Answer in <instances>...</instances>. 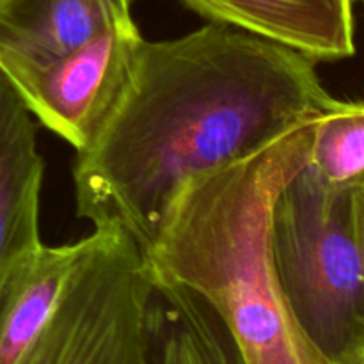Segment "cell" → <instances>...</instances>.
Listing matches in <instances>:
<instances>
[{
	"label": "cell",
	"mask_w": 364,
	"mask_h": 364,
	"mask_svg": "<svg viewBox=\"0 0 364 364\" xmlns=\"http://www.w3.org/2000/svg\"><path fill=\"white\" fill-rule=\"evenodd\" d=\"M315 64L219 23L144 41L121 107L98 141L77 153L78 217L119 228L146 251L185 185L252 156L333 105Z\"/></svg>",
	"instance_id": "cell-1"
},
{
	"label": "cell",
	"mask_w": 364,
	"mask_h": 364,
	"mask_svg": "<svg viewBox=\"0 0 364 364\" xmlns=\"http://www.w3.org/2000/svg\"><path fill=\"white\" fill-rule=\"evenodd\" d=\"M315 121L194 178L142 251L151 283L196 291L223 320L244 364H336L291 313L270 252L274 199L308 162Z\"/></svg>",
	"instance_id": "cell-2"
},
{
	"label": "cell",
	"mask_w": 364,
	"mask_h": 364,
	"mask_svg": "<svg viewBox=\"0 0 364 364\" xmlns=\"http://www.w3.org/2000/svg\"><path fill=\"white\" fill-rule=\"evenodd\" d=\"M270 252L313 343L336 364L364 361V181L331 185L306 162L274 199Z\"/></svg>",
	"instance_id": "cell-3"
},
{
	"label": "cell",
	"mask_w": 364,
	"mask_h": 364,
	"mask_svg": "<svg viewBox=\"0 0 364 364\" xmlns=\"http://www.w3.org/2000/svg\"><path fill=\"white\" fill-rule=\"evenodd\" d=\"M151 295L132 237L116 226L95 228L21 364H155Z\"/></svg>",
	"instance_id": "cell-4"
},
{
	"label": "cell",
	"mask_w": 364,
	"mask_h": 364,
	"mask_svg": "<svg viewBox=\"0 0 364 364\" xmlns=\"http://www.w3.org/2000/svg\"><path fill=\"white\" fill-rule=\"evenodd\" d=\"M146 39L134 20L43 63L0 68L36 121L73 146L91 148L123 103Z\"/></svg>",
	"instance_id": "cell-5"
},
{
	"label": "cell",
	"mask_w": 364,
	"mask_h": 364,
	"mask_svg": "<svg viewBox=\"0 0 364 364\" xmlns=\"http://www.w3.org/2000/svg\"><path fill=\"white\" fill-rule=\"evenodd\" d=\"M210 23L295 50L313 63L355 53L352 0H181Z\"/></svg>",
	"instance_id": "cell-6"
},
{
	"label": "cell",
	"mask_w": 364,
	"mask_h": 364,
	"mask_svg": "<svg viewBox=\"0 0 364 364\" xmlns=\"http://www.w3.org/2000/svg\"><path fill=\"white\" fill-rule=\"evenodd\" d=\"M34 121L0 73V297L16 267L43 245L39 203L45 162Z\"/></svg>",
	"instance_id": "cell-7"
},
{
	"label": "cell",
	"mask_w": 364,
	"mask_h": 364,
	"mask_svg": "<svg viewBox=\"0 0 364 364\" xmlns=\"http://www.w3.org/2000/svg\"><path fill=\"white\" fill-rule=\"evenodd\" d=\"M134 0H6L0 6V68L43 63L87 45L132 18Z\"/></svg>",
	"instance_id": "cell-8"
},
{
	"label": "cell",
	"mask_w": 364,
	"mask_h": 364,
	"mask_svg": "<svg viewBox=\"0 0 364 364\" xmlns=\"http://www.w3.org/2000/svg\"><path fill=\"white\" fill-rule=\"evenodd\" d=\"M84 247L75 244L28 255L11 276L0 297V364H21L52 315L68 276Z\"/></svg>",
	"instance_id": "cell-9"
},
{
	"label": "cell",
	"mask_w": 364,
	"mask_h": 364,
	"mask_svg": "<svg viewBox=\"0 0 364 364\" xmlns=\"http://www.w3.org/2000/svg\"><path fill=\"white\" fill-rule=\"evenodd\" d=\"M149 334L155 364H244L223 320L185 287L153 283Z\"/></svg>",
	"instance_id": "cell-10"
},
{
	"label": "cell",
	"mask_w": 364,
	"mask_h": 364,
	"mask_svg": "<svg viewBox=\"0 0 364 364\" xmlns=\"http://www.w3.org/2000/svg\"><path fill=\"white\" fill-rule=\"evenodd\" d=\"M308 164L331 185L364 181V100H334L315 121Z\"/></svg>",
	"instance_id": "cell-11"
},
{
	"label": "cell",
	"mask_w": 364,
	"mask_h": 364,
	"mask_svg": "<svg viewBox=\"0 0 364 364\" xmlns=\"http://www.w3.org/2000/svg\"><path fill=\"white\" fill-rule=\"evenodd\" d=\"M4 2H6V0H0V6H2V4H4Z\"/></svg>",
	"instance_id": "cell-12"
},
{
	"label": "cell",
	"mask_w": 364,
	"mask_h": 364,
	"mask_svg": "<svg viewBox=\"0 0 364 364\" xmlns=\"http://www.w3.org/2000/svg\"><path fill=\"white\" fill-rule=\"evenodd\" d=\"M359 364H364V361H361V363H359Z\"/></svg>",
	"instance_id": "cell-13"
},
{
	"label": "cell",
	"mask_w": 364,
	"mask_h": 364,
	"mask_svg": "<svg viewBox=\"0 0 364 364\" xmlns=\"http://www.w3.org/2000/svg\"><path fill=\"white\" fill-rule=\"evenodd\" d=\"M363 6H364V0H363Z\"/></svg>",
	"instance_id": "cell-14"
}]
</instances>
